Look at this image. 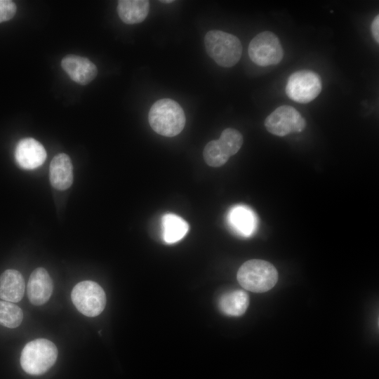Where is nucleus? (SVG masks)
Wrapping results in <instances>:
<instances>
[{
	"mask_svg": "<svg viewBox=\"0 0 379 379\" xmlns=\"http://www.w3.org/2000/svg\"><path fill=\"white\" fill-rule=\"evenodd\" d=\"M58 349L51 341L38 338L27 343L20 356V364L27 373L39 375L46 373L55 364Z\"/></svg>",
	"mask_w": 379,
	"mask_h": 379,
	"instance_id": "20e7f679",
	"label": "nucleus"
},
{
	"mask_svg": "<svg viewBox=\"0 0 379 379\" xmlns=\"http://www.w3.org/2000/svg\"><path fill=\"white\" fill-rule=\"evenodd\" d=\"M117 13L126 24L133 25L142 22L149 11L147 0H120L117 4Z\"/></svg>",
	"mask_w": 379,
	"mask_h": 379,
	"instance_id": "dca6fc26",
	"label": "nucleus"
},
{
	"mask_svg": "<svg viewBox=\"0 0 379 379\" xmlns=\"http://www.w3.org/2000/svg\"><path fill=\"white\" fill-rule=\"evenodd\" d=\"M163 238L168 244L175 243L182 239L189 230V225L181 217L167 213L161 220Z\"/></svg>",
	"mask_w": 379,
	"mask_h": 379,
	"instance_id": "a211bd4d",
	"label": "nucleus"
},
{
	"mask_svg": "<svg viewBox=\"0 0 379 379\" xmlns=\"http://www.w3.org/2000/svg\"><path fill=\"white\" fill-rule=\"evenodd\" d=\"M278 277V272L272 263L258 259L245 262L237 274L239 284L254 293L268 291L275 286Z\"/></svg>",
	"mask_w": 379,
	"mask_h": 379,
	"instance_id": "f03ea898",
	"label": "nucleus"
},
{
	"mask_svg": "<svg viewBox=\"0 0 379 379\" xmlns=\"http://www.w3.org/2000/svg\"><path fill=\"white\" fill-rule=\"evenodd\" d=\"M53 283L44 267L36 268L30 274L27 292L30 302L39 306L46 303L51 296Z\"/></svg>",
	"mask_w": 379,
	"mask_h": 379,
	"instance_id": "f8f14e48",
	"label": "nucleus"
},
{
	"mask_svg": "<svg viewBox=\"0 0 379 379\" xmlns=\"http://www.w3.org/2000/svg\"><path fill=\"white\" fill-rule=\"evenodd\" d=\"M372 35L377 44L379 42V15H377L373 20L371 25Z\"/></svg>",
	"mask_w": 379,
	"mask_h": 379,
	"instance_id": "412c9836",
	"label": "nucleus"
},
{
	"mask_svg": "<svg viewBox=\"0 0 379 379\" xmlns=\"http://www.w3.org/2000/svg\"><path fill=\"white\" fill-rule=\"evenodd\" d=\"M63 70L71 79L81 85H86L97 76L98 69L95 64L86 58L76 55H67L61 60Z\"/></svg>",
	"mask_w": 379,
	"mask_h": 379,
	"instance_id": "9b49d317",
	"label": "nucleus"
},
{
	"mask_svg": "<svg viewBox=\"0 0 379 379\" xmlns=\"http://www.w3.org/2000/svg\"><path fill=\"white\" fill-rule=\"evenodd\" d=\"M15 158L18 164L24 169H34L46 160V152L41 143L32 138L20 140L15 147Z\"/></svg>",
	"mask_w": 379,
	"mask_h": 379,
	"instance_id": "9d476101",
	"label": "nucleus"
},
{
	"mask_svg": "<svg viewBox=\"0 0 379 379\" xmlns=\"http://www.w3.org/2000/svg\"><path fill=\"white\" fill-rule=\"evenodd\" d=\"M321 86V80L318 74L304 69L291 74L285 91L291 100L305 104L312 101L319 95Z\"/></svg>",
	"mask_w": 379,
	"mask_h": 379,
	"instance_id": "6e6552de",
	"label": "nucleus"
},
{
	"mask_svg": "<svg viewBox=\"0 0 379 379\" xmlns=\"http://www.w3.org/2000/svg\"><path fill=\"white\" fill-rule=\"evenodd\" d=\"M249 305L248 295L242 290L224 293L219 299L221 312L228 316L239 317L245 313Z\"/></svg>",
	"mask_w": 379,
	"mask_h": 379,
	"instance_id": "f3484780",
	"label": "nucleus"
},
{
	"mask_svg": "<svg viewBox=\"0 0 379 379\" xmlns=\"http://www.w3.org/2000/svg\"><path fill=\"white\" fill-rule=\"evenodd\" d=\"M160 2H161V3H165V4H168V3H172V2H173V1H172V0L167 1V0H166V1H160Z\"/></svg>",
	"mask_w": 379,
	"mask_h": 379,
	"instance_id": "4be33fe9",
	"label": "nucleus"
},
{
	"mask_svg": "<svg viewBox=\"0 0 379 379\" xmlns=\"http://www.w3.org/2000/svg\"><path fill=\"white\" fill-rule=\"evenodd\" d=\"M16 5L10 0H0V22L11 20L15 14Z\"/></svg>",
	"mask_w": 379,
	"mask_h": 379,
	"instance_id": "aec40b11",
	"label": "nucleus"
},
{
	"mask_svg": "<svg viewBox=\"0 0 379 379\" xmlns=\"http://www.w3.org/2000/svg\"><path fill=\"white\" fill-rule=\"evenodd\" d=\"M208 55L220 66L231 67L241 58L242 46L234 35L220 30L208 31L204 37Z\"/></svg>",
	"mask_w": 379,
	"mask_h": 379,
	"instance_id": "7ed1b4c3",
	"label": "nucleus"
},
{
	"mask_svg": "<svg viewBox=\"0 0 379 379\" xmlns=\"http://www.w3.org/2000/svg\"><path fill=\"white\" fill-rule=\"evenodd\" d=\"M230 227L243 237L251 236L257 227V218L253 211L243 205L233 206L228 213Z\"/></svg>",
	"mask_w": 379,
	"mask_h": 379,
	"instance_id": "2eb2a0df",
	"label": "nucleus"
},
{
	"mask_svg": "<svg viewBox=\"0 0 379 379\" xmlns=\"http://www.w3.org/2000/svg\"><path fill=\"white\" fill-rule=\"evenodd\" d=\"M51 185L56 190H65L73 182V166L69 156L65 153L55 155L49 168Z\"/></svg>",
	"mask_w": 379,
	"mask_h": 379,
	"instance_id": "ddd939ff",
	"label": "nucleus"
},
{
	"mask_svg": "<svg viewBox=\"0 0 379 379\" xmlns=\"http://www.w3.org/2000/svg\"><path fill=\"white\" fill-rule=\"evenodd\" d=\"M25 280L20 272L6 270L0 276V298L11 302H18L25 293Z\"/></svg>",
	"mask_w": 379,
	"mask_h": 379,
	"instance_id": "4468645a",
	"label": "nucleus"
},
{
	"mask_svg": "<svg viewBox=\"0 0 379 379\" xmlns=\"http://www.w3.org/2000/svg\"><path fill=\"white\" fill-rule=\"evenodd\" d=\"M241 133L232 128H225L218 140L208 142L203 151L205 162L210 166L220 167L238 152L243 144Z\"/></svg>",
	"mask_w": 379,
	"mask_h": 379,
	"instance_id": "39448f33",
	"label": "nucleus"
},
{
	"mask_svg": "<svg viewBox=\"0 0 379 379\" xmlns=\"http://www.w3.org/2000/svg\"><path fill=\"white\" fill-rule=\"evenodd\" d=\"M149 124L158 134L166 137L178 135L185 125V116L181 106L170 98L160 99L151 107Z\"/></svg>",
	"mask_w": 379,
	"mask_h": 379,
	"instance_id": "f257e3e1",
	"label": "nucleus"
},
{
	"mask_svg": "<svg viewBox=\"0 0 379 379\" xmlns=\"http://www.w3.org/2000/svg\"><path fill=\"white\" fill-rule=\"evenodd\" d=\"M248 52L252 62L261 67L277 65L284 56L279 38L270 31L262 32L253 37Z\"/></svg>",
	"mask_w": 379,
	"mask_h": 379,
	"instance_id": "0eeeda50",
	"label": "nucleus"
},
{
	"mask_svg": "<svg viewBox=\"0 0 379 379\" xmlns=\"http://www.w3.org/2000/svg\"><path fill=\"white\" fill-rule=\"evenodd\" d=\"M23 319L22 310L13 302L0 301V324L14 328L19 326Z\"/></svg>",
	"mask_w": 379,
	"mask_h": 379,
	"instance_id": "6ab92c4d",
	"label": "nucleus"
},
{
	"mask_svg": "<svg viewBox=\"0 0 379 379\" xmlns=\"http://www.w3.org/2000/svg\"><path fill=\"white\" fill-rule=\"evenodd\" d=\"M268 132L277 136L300 133L306 127V121L294 107L281 105L274 109L265 121Z\"/></svg>",
	"mask_w": 379,
	"mask_h": 379,
	"instance_id": "1a4fd4ad",
	"label": "nucleus"
},
{
	"mask_svg": "<svg viewBox=\"0 0 379 379\" xmlns=\"http://www.w3.org/2000/svg\"><path fill=\"white\" fill-rule=\"evenodd\" d=\"M71 299L79 312L89 317L99 315L105 309L106 295L96 282L89 280L76 284L71 293Z\"/></svg>",
	"mask_w": 379,
	"mask_h": 379,
	"instance_id": "423d86ee",
	"label": "nucleus"
}]
</instances>
